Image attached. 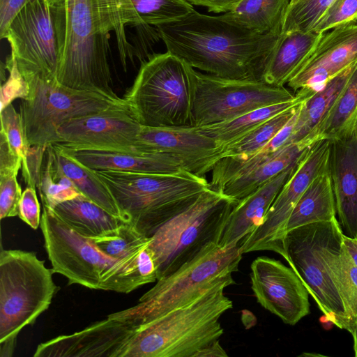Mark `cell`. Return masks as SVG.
Segmentation results:
<instances>
[{
  "instance_id": "816d5d0a",
  "label": "cell",
  "mask_w": 357,
  "mask_h": 357,
  "mask_svg": "<svg viewBox=\"0 0 357 357\" xmlns=\"http://www.w3.org/2000/svg\"><path fill=\"white\" fill-rule=\"evenodd\" d=\"M356 130H357V119H356Z\"/></svg>"
},
{
  "instance_id": "7402d4cb",
  "label": "cell",
  "mask_w": 357,
  "mask_h": 357,
  "mask_svg": "<svg viewBox=\"0 0 357 357\" xmlns=\"http://www.w3.org/2000/svg\"><path fill=\"white\" fill-rule=\"evenodd\" d=\"M298 160L239 201L226 222L219 245L225 247L239 243L263 222L278 193L294 172Z\"/></svg>"
},
{
  "instance_id": "cb8c5ba5",
  "label": "cell",
  "mask_w": 357,
  "mask_h": 357,
  "mask_svg": "<svg viewBox=\"0 0 357 357\" xmlns=\"http://www.w3.org/2000/svg\"><path fill=\"white\" fill-rule=\"evenodd\" d=\"M322 33L300 31L281 33L261 80L279 86L287 84Z\"/></svg>"
},
{
  "instance_id": "3957f363",
  "label": "cell",
  "mask_w": 357,
  "mask_h": 357,
  "mask_svg": "<svg viewBox=\"0 0 357 357\" xmlns=\"http://www.w3.org/2000/svg\"><path fill=\"white\" fill-rule=\"evenodd\" d=\"M40 227L52 268L66 277L69 285L77 284L91 289L128 294L158 280L149 244L137 257H112L44 204Z\"/></svg>"
},
{
  "instance_id": "f907efd6",
  "label": "cell",
  "mask_w": 357,
  "mask_h": 357,
  "mask_svg": "<svg viewBox=\"0 0 357 357\" xmlns=\"http://www.w3.org/2000/svg\"><path fill=\"white\" fill-rule=\"evenodd\" d=\"M298 0H290V3L289 5H292L295 3H296Z\"/></svg>"
},
{
  "instance_id": "c3c4849f",
  "label": "cell",
  "mask_w": 357,
  "mask_h": 357,
  "mask_svg": "<svg viewBox=\"0 0 357 357\" xmlns=\"http://www.w3.org/2000/svg\"><path fill=\"white\" fill-rule=\"evenodd\" d=\"M344 244L353 263L357 267V238H351L344 234Z\"/></svg>"
},
{
  "instance_id": "4dcf8cb0",
  "label": "cell",
  "mask_w": 357,
  "mask_h": 357,
  "mask_svg": "<svg viewBox=\"0 0 357 357\" xmlns=\"http://www.w3.org/2000/svg\"><path fill=\"white\" fill-rule=\"evenodd\" d=\"M290 0H241L224 17L259 33L281 34Z\"/></svg>"
},
{
  "instance_id": "52a82bcc",
  "label": "cell",
  "mask_w": 357,
  "mask_h": 357,
  "mask_svg": "<svg viewBox=\"0 0 357 357\" xmlns=\"http://www.w3.org/2000/svg\"><path fill=\"white\" fill-rule=\"evenodd\" d=\"M337 219L303 225L289 231L284 239L287 261L325 318L350 332L351 325L333 272V260L344 243Z\"/></svg>"
},
{
  "instance_id": "277c9868",
  "label": "cell",
  "mask_w": 357,
  "mask_h": 357,
  "mask_svg": "<svg viewBox=\"0 0 357 357\" xmlns=\"http://www.w3.org/2000/svg\"><path fill=\"white\" fill-rule=\"evenodd\" d=\"M234 284L230 275L188 303L135 326L121 357H194L223 334L220 317L233 307L224 289Z\"/></svg>"
},
{
  "instance_id": "d590c367",
  "label": "cell",
  "mask_w": 357,
  "mask_h": 357,
  "mask_svg": "<svg viewBox=\"0 0 357 357\" xmlns=\"http://www.w3.org/2000/svg\"><path fill=\"white\" fill-rule=\"evenodd\" d=\"M332 266L334 279L345 305L351 331L357 321V267L353 263L344 243L340 251L335 256Z\"/></svg>"
},
{
  "instance_id": "f1b7e54d",
  "label": "cell",
  "mask_w": 357,
  "mask_h": 357,
  "mask_svg": "<svg viewBox=\"0 0 357 357\" xmlns=\"http://www.w3.org/2000/svg\"><path fill=\"white\" fill-rule=\"evenodd\" d=\"M307 149L296 143H289L283 146L273 158L248 174L227 182L218 192L241 201L296 162Z\"/></svg>"
},
{
  "instance_id": "6da1fadb",
  "label": "cell",
  "mask_w": 357,
  "mask_h": 357,
  "mask_svg": "<svg viewBox=\"0 0 357 357\" xmlns=\"http://www.w3.org/2000/svg\"><path fill=\"white\" fill-rule=\"evenodd\" d=\"M57 33L58 84L118 96L113 90L109 66L110 32L116 36L124 70L133 60L125 26L132 15L130 0H47Z\"/></svg>"
},
{
  "instance_id": "484cf974",
  "label": "cell",
  "mask_w": 357,
  "mask_h": 357,
  "mask_svg": "<svg viewBox=\"0 0 357 357\" xmlns=\"http://www.w3.org/2000/svg\"><path fill=\"white\" fill-rule=\"evenodd\" d=\"M335 196L328 165L313 179L294 206L286 233L297 227L336 218Z\"/></svg>"
},
{
  "instance_id": "681fc988",
  "label": "cell",
  "mask_w": 357,
  "mask_h": 357,
  "mask_svg": "<svg viewBox=\"0 0 357 357\" xmlns=\"http://www.w3.org/2000/svg\"><path fill=\"white\" fill-rule=\"evenodd\" d=\"M350 333L352 335L353 340H354V355L356 357H357V321L353 326Z\"/></svg>"
},
{
  "instance_id": "8992f818",
  "label": "cell",
  "mask_w": 357,
  "mask_h": 357,
  "mask_svg": "<svg viewBox=\"0 0 357 357\" xmlns=\"http://www.w3.org/2000/svg\"><path fill=\"white\" fill-rule=\"evenodd\" d=\"M195 72L169 52L155 54L142 63L123 99L142 126L193 127Z\"/></svg>"
},
{
  "instance_id": "7c38bea8",
  "label": "cell",
  "mask_w": 357,
  "mask_h": 357,
  "mask_svg": "<svg viewBox=\"0 0 357 357\" xmlns=\"http://www.w3.org/2000/svg\"><path fill=\"white\" fill-rule=\"evenodd\" d=\"M193 127L226 121L259 107L296 99L287 88L263 80L231 79L195 72Z\"/></svg>"
},
{
  "instance_id": "ab89813d",
  "label": "cell",
  "mask_w": 357,
  "mask_h": 357,
  "mask_svg": "<svg viewBox=\"0 0 357 357\" xmlns=\"http://www.w3.org/2000/svg\"><path fill=\"white\" fill-rule=\"evenodd\" d=\"M357 21V0H334L312 32L324 33L337 26Z\"/></svg>"
},
{
  "instance_id": "44dd1931",
  "label": "cell",
  "mask_w": 357,
  "mask_h": 357,
  "mask_svg": "<svg viewBox=\"0 0 357 357\" xmlns=\"http://www.w3.org/2000/svg\"><path fill=\"white\" fill-rule=\"evenodd\" d=\"M57 144L69 155L95 171L174 174L184 169L178 158L167 153L73 149Z\"/></svg>"
},
{
  "instance_id": "603a6c76",
  "label": "cell",
  "mask_w": 357,
  "mask_h": 357,
  "mask_svg": "<svg viewBox=\"0 0 357 357\" xmlns=\"http://www.w3.org/2000/svg\"><path fill=\"white\" fill-rule=\"evenodd\" d=\"M356 64H351L331 78L301 104L291 143L298 144L304 149L314 144L318 130L333 109Z\"/></svg>"
},
{
  "instance_id": "8fae6325",
  "label": "cell",
  "mask_w": 357,
  "mask_h": 357,
  "mask_svg": "<svg viewBox=\"0 0 357 357\" xmlns=\"http://www.w3.org/2000/svg\"><path fill=\"white\" fill-rule=\"evenodd\" d=\"M23 77L29 92L21 101L20 113L29 146L60 144L57 130L63 123L126 104L119 96L65 87L33 75Z\"/></svg>"
},
{
  "instance_id": "f35d334b",
  "label": "cell",
  "mask_w": 357,
  "mask_h": 357,
  "mask_svg": "<svg viewBox=\"0 0 357 357\" xmlns=\"http://www.w3.org/2000/svg\"><path fill=\"white\" fill-rule=\"evenodd\" d=\"M1 132L10 149L22 159L25 158L29 144L27 140L23 120L13 105L9 104L1 109Z\"/></svg>"
},
{
  "instance_id": "30bf717a",
  "label": "cell",
  "mask_w": 357,
  "mask_h": 357,
  "mask_svg": "<svg viewBox=\"0 0 357 357\" xmlns=\"http://www.w3.org/2000/svg\"><path fill=\"white\" fill-rule=\"evenodd\" d=\"M238 202L208 188L192 204L162 225L149 245L158 280L173 273L211 244H219L226 222Z\"/></svg>"
},
{
  "instance_id": "e575fe53",
  "label": "cell",
  "mask_w": 357,
  "mask_h": 357,
  "mask_svg": "<svg viewBox=\"0 0 357 357\" xmlns=\"http://www.w3.org/2000/svg\"><path fill=\"white\" fill-rule=\"evenodd\" d=\"M37 188L42 204L52 209L60 203L83 195L69 178L55 169L48 146Z\"/></svg>"
},
{
  "instance_id": "9c48e42d",
  "label": "cell",
  "mask_w": 357,
  "mask_h": 357,
  "mask_svg": "<svg viewBox=\"0 0 357 357\" xmlns=\"http://www.w3.org/2000/svg\"><path fill=\"white\" fill-rule=\"evenodd\" d=\"M242 255L239 243L225 247L211 244L173 273L158 280L137 304L108 317L132 326L154 319L188 303L222 279L238 271Z\"/></svg>"
},
{
  "instance_id": "8d00e7d4",
  "label": "cell",
  "mask_w": 357,
  "mask_h": 357,
  "mask_svg": "<svg viewBox=\"0 0 357 357\" xmlns=\"http://www.w3.org/2000/svg\"><path fill=\"white\" fill-rule=\"evenodd\" d=\"M91 238L104 252L116 259L138 256L151 241V237L140 234L129 222L112 234Z\"/></svg>"
},
{
  "instance_id": "d6986e66",
  "label": "cell",
  "mask_w": 357,
  "mask_h": 357,
  "mask_svg": "<svg viewBox=\"0 0 357 357\" xmlns=\"http://www.w3.org/2000/svg\"><path fill=\"white\" fill-rule=\"evenodd\" d=\"M135 326L107 316L80 331L38 345L34 357H121Z\"/></svg>"
},
{
  "instance_id": "7dc6e473",
  "label": "cell",
  "mask_w": 357,
  "mask_h": 357,
  "mask_svg": "<svg viewBox=\"0 0 357 357\" xmlns=\"http://www.w3.org/2000/svg\"><path fill=\"white\" fill-rule=\"evenodd\" d=\"M225 350L222 347L220 340H215L199 350L194 357H227Z\"/></svg>"
},
{
  "instance_id": "ffe728a7",
  "label": "cell",
  "mask_w": 357,
  "mask_h": 357,
  "mask_svg": "<svg viewBox=\"0 0 357 357\" xmlns=\"http://www.w3.org/2000/svg\"><path fill=\"white\" fill-rule=\"evenodd\" d=\"M331 142L328 169L338 222L345 235L357 238L356 126Z\"/></svg>"
},
{
  "instance_id": "d4e9b609",
  "label": "cell",
  "mask_w": 357,
  "mask_h": 357,
  "mask_svg": "<svg viewBox=\"0 0 357 357\" xmlns=\"http://www.w3.org/2000/svg\"><path fill=\"white\" fill-rule=\"evenodd\" d=\"M52 210L70 227L87 238L112 234L127 222L84 195L60 203Z\"/></svg>"
},
{
  "instance_id": "836d02e7",
  "label": "cell",
  "mask_w": 357,
  "mask_h": 357,
  "mask_svg": "<svg viewBox=\"0 0 357 357\" xmlns=\"http://www.w3.org/2000/svg\"><path fill=\"white\" fill-rule=\"evenodd\" d=\"M131 19L128 25L155 26L178 20L195 10L186 0H130Z\"/></svg>"
},
{
  "instance_id": "1f68e13d",
  "label": "cell",
  "mask_w": 357,
  "mask_h": 357,
  "mask_svg": "<svg viewBox=\"0 0 357 357\" xmlns=\"http://www.w3.org/2000/svg\"><path fill=\"white\" fill-rule=\"evenodd\" d=\"M357 119V64L333 109L318 130L314 143L333 139L354 128Z\"/></svg>"
},
{
  "instance_id": "74e56055",
  "label": "cell",
  "mask_w": 357,
  "mask_h": 357,
  "mask_svg": "<svg viewBox=\"0 0 357 357\" xmlns=\"http://www.w3.org/2000/svg\"><path fill=\"white\" fill-rule=\"evenodd\" d=\"M334 0H298L289 5L281 33L295 31L312 32L319 20Z\"/></svg>"
},
{
  "instance_id": "7bdbcfd3",
  "label": "cell",
  "mask_w": 357,
  "mask_h": 357,
  "mask_svg": "<svg viewBox=\"0 0 357 357\" xmlns=\"http://www.w3.org/2000/svg\"><path fill=\"white\" fill-rule=\"evenodd\" d=\"M47 146H29L22 161V177L26 186L38 188Z\"/></svg>"
},
{
  "instance_id": "f6af8a7d",
  "label": "cell",
  "mask_w": 357,
  "mask_h": 357,
  "mask_svg": "<svg viewBox=\"0 0 357 357\" xmlns=\"http://www.w3.org/2000/svg\"><path fill=\"white\" fill-rule=\"evenodd\" d=\"M35 0H0V38L3 37L17 14L27 3Z\"/></svg>"
},
{
  "instance_id": "9a60e30c",
  "label": "cell",
  "mask_w": 357,
  "mask_h": 357,
  "mask_svg": "<svg viewBox=\"0 0 357 357\" xmlns=\"http://www.w3.org/2000/svg\"><path fill=\"white\" fill-rule=\"evenodd\" d=\"M142 125L127 104L73 119L57 130L61 144L73 149L137 152Z\"/></svg>"
},
{
  "instance_id": "ac0fdd59",
  "label": "cell",
  "mask_w": 357,
  "mask_h": 357,
  "mask_svg": "<svg viewBox=\"0 0 357 357\" xmlns=\"http://www.w3.org/2000/svg\"><path fill=\"white\" fill-rule=\"evenodd\" d=\"M137 152L172 155L183 169L199 176L211 172L221 158L222 147L197 127L155 128L142 126L136 145Z\"/></svg>"
},
{
  "instance_id": "bcb514c9",
  "label": "cell",
  "mask_w": 357,
  "mask_h": 357,
  "mask_svg": "<svg viewBox=\"0 0 357 357\" xmlns=\"http://www.w3.org/2000/svg\"><path fill=\"white\" fill-rule=\"evenodd\" d=\"M191 5L204 6L209 12L228 13L232 10L241 0H186Z\"/></svg>"
},
{
  "instance_id": "4fadbf2b",
  "label": "cell",
  "mask_w": 357,
  "mask_h": 357,
  "mask_svg": "<svg viewBox=\"0 0 357 357\" xmlns=\"http://www.w3.org/2000/svg\"><path fill=\"white\" fill-rule=\"evenodd\" d=\"M3 38L9 43L23 76L33 75L57 83L59 48L47 0H35L23 7L12 20Z\"/></svg>"
},
{
  "instance_id": "b9f144b4",
  "label": "cell",
  "mask_w": 357,
  "mask_h": 357,
  "mask_svg": "<svg viewBox=\"0 0 357 357\" xmlns=\"http://www.w3.org/2000/svg\"><path fill=\"white\" fill-rule=\"evenodd\" d=\"M5 67L9 76L1 88V109L11 104L15 98L24 99L29 92L28 84L20 73L12 53L6 58Z\"/></svg>"
},
{
  "instance_id": "4316f807",
  "label": "cell",
  "mask_w": 357,
  "mask_h": 357,
  "mask_svg": "<svg viewBox=\"0 0 357 357\" xmlns=\"http://www.w3.org/2000/svg\"><path fill=\"white\" fill-rule=\"evenodd\" d=\"M301 105V104H300ZM300 105L288 123L258 152L244 158H221L211 170L209 188L219 191L227 182L251 172L273 158L285 145L291 143Z\"/></svg>"
},
{
  "instance_id": "7a4b0ae2",
  "label": "cell",
  "mask_w": 357,
  "mask_h": 357,
  "mask_svg": "<svg viewBox=\"0 0 357 357\" xmlns=\"http://www.w3.org/2000/svg\"><path fill=\"white\" fill-rule=\"evenodd\" d=\"M167 52L193 68L231 79L261 80L279 33H259L220 16L193 10L156 26Z\"/></svg>"
},
{
  "instance_id": "5bb4252c",
  "label": "cell",
  "mask_w": 357,
  "mask_h": 357,
  "mask_svg": "<svg viewBox=\"0 0 357 357\" xmlns=\"http://www.w3.org/2000/svg\"><path fill=\"white\" fill-rule=\"evenodd\" d=\"M331 142L321 139L309 146L278 193L263 222L239 243L243 254L268 250L285 257L284 239L288 219L313 179L328 165Z\"/></svg>"
},
{
  "instance_id": "5b68a950",
  "label": "cell",
  "mask_w": 357,
  "mask_h": 357,
  "mask_svg": "<svg viewBox=\"0 0 357 357\" xmlns=\"http://www.w3.org/2000/svg\"><path fill=\"white\" fill-rule=\"evenodd\" d=\"M125 221L151 237L165 223L192 204L209 183L185 169L174 174L96 171Z\"/></svg>"
},
{
  "instance_id": "60d3db41",
  "label": "cell",
  "mask_w": 357,
  "mask_h": 357,
  "mask_svg": "<svg viewBox=\"0 0 357 357\" xmlns=\"http://www.w3.org/2000/svg\"><path fill=\"white\" fill-rule=\"evenodd\" d=\"M19 170L0 172V218L18 215L22 188L17 180Z\"/></svg>"
},
{
  "instance_id": "2e32d148",
  "label": "cell",
  "mask_w": 357,
  "mask_h": 357,
  "mask_svg": "<svg viewBox=\"0 0 357 357\" xmlns=\"http://www.w3.org/2000/svg\"><path fill=\"white\" fill-rule=\"evenodd\" d=\"M251 289L264 308L294 326L310 313L309 293L291 267L259 257L251 264Z\"/></svg>"
},
{
  "instance_id": "ee69618b",
  "label": "cell",
  "mask_w": 357,
  "mask_h": 357,
  "mask_svg": "<svg viewBox=\"0 0 357 357\" xmlns=\"http://www.w3.org/2000/svg\"><path fill=\"white\" fill-rule=\"evenodd\" d=\"M36 188L26 186L22 192L18 206V216L32 229L40 225V206L36 195Z\"/></svg>"
},
{
  "instance_id": "83f0119b",
  "label": "cell",
  "mask_w": 357,
  "mask_h": 357,
  "mask_svg": "<svg viewBox=\"0 0 357 357\" xmlns=\"http://www.w3.org/2000/svg\"><path fill=\"white\" fill-rule=\"evenodd\" d=\"M48 149L55 169L69 178L84 196L123 220L109 190L95 170L69 155L57 144L49 145Z\"/></svg>"
},
{
  "instance_id": "d6a6232c",
  "label": "cell",
  "mask_w": 357,
  "mask_h": 357,
  "mask_svg": "<svg viewBox=\"0 0 357 357\" xmlns=\"http://www.w3.org/2000/svg\"><path fill=\"white\" fill-rule=\"evenodd\" d=\"M299 105L269 119L242 137L223 146L221 158H244L258 152L288 123Z\"/></svg>"
},
{
  "instance_id": "e0dca14e",
  "label": "cell",
  "mask_w": 357,
  "mask_h": 357,
  "mask_svg": "<svg viewBox=\"0 0 357 357\" xmlns=\"http://www.w3.org/2000/svg\"><path fill=\"white\" fill-rule=\"evenodd\" d=\"M357 62V24L337 26L322 33L287 82L294 91L314 93L331 78Z\"/></svg>"
},
{
  "instance_id": "ba28073f",
  "label": "cell",
  "mask_w": 357,
  "mask_h": 357,
  "mask_svg": "<svg viewBox=\"0 0 357 357\" xmlns=\"http://www.w3.org/2000/svg\"><path fill=\"white\" fill-rule=\"evenodd\" d=\"M52 268L34 252L0 253V357L13 356L19 333L46 311L58 291Z\"/></svg>"
},
{
  "instance_id": "f546056e",
  "label": "cell",
  "mask_w": 357,
  "mask_h": 357,
  "mask_svg": "<svg viewBox=\"0 0 357 357\" xmlns=\"http://www.w3.org/2000/svg\"><path fill=\"white\" fill-rule=\"evenodd\" d=\"M296 99L285 102L257 108L234 119L198 129L204 135L214 139L222 148L242 137L255 128L278 114L296 106L309 97L296 92Z\"/></svg>"
}]
</instances>
